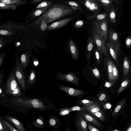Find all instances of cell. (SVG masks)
Segmentation results:
<instances>
[{
  "label": "cell",
  "instance_id": "cell-1",
  "mask_svg": "<svg viewBox=\"0 0 131 131\" xmlns=\"http://www.w3.org/2000/svg\"><path fill=\"white\" fill-rule=\"evenodd\" d=\"M10 104L20 111L28 109L40 111L51 110L54 107L45 98H31L28 97L13 96L8 100Z\"/></svg>",
  "mask_w": 131,
  "mask_h": 131
},
{
  "label": "cell",
  "instance_id": "cell-2",
  "mask_svg": "<svg viewBox=\"0 0 131 131\" xmlns=\"http://www.w3.org/2000/svg\"><path fill=\"white\" fill-rule=\"evenodd\" d=\"M76 10L72 9L67 4H56L53 5L37 19L28 25L29 26H40L43 21L50 23L66 16L71 14Z\"/></svg>",
  "mask_w": 131,
  "mask_h": 131
},
{
  "label": "cell",
  "instance_id": "cell-3",
  "mask_svg": "<svg viewBox=\"0 0 131 131\" xmlns=\"http://www.w3.org/2000/svg\"><path fill=\"white\" fill-rule=\"evenodd\" d=\"M14 72L11 71L5 84V92L13 96H20L22 94L21 89L18 85Z\"/></svg>",
  "mask_w": 131,
  "mask_h": 131
},
{
  "label": "cell",
  "instance_id": "cell-4",
  "mask_svg": "<svg viewBox=\"0 0 131 131\" xmlns=\"http://www.w3.org/2000/svg\"><path fill=\"white\" fill-rule=\"evenodd\" d=\"M83 4L91 14L87 18L92 20L95 18L101 10L100 3L98 0H78Z\"/></svg>",
  "mask_w": 131,
  "mask_h": 131
},
{
  "label": "cell",
  "instance_id": "cell-5",
  "mask_svg": "<svg viewBox=\"0 0 131 131\" xmlns=\"http://www.w3.org/2000/svg\"><path fill=\"white\" fill-rule=\"evenodd\" d=\"M92 30L106 39L108 30V20L106 19L100 21L95 20L92 21Z\"/></svg>",
  "mask_w": 131,
  "mask_h": 131
},
{
  "label": "cell",
  "instance_id": "cell-6",
  "mask_svg": "<svg viewBox=\"0 0 131 131\" xmlns=\"http://www.w3.org/2000/svg\"><path fill=\"white\" fill-rule=\"evenodd\" d=\"M55 77L57 80H59L70 83L79 86V78L72 72L70 71L67 74H64L58 72Z\"/></svg>",
  "mask_w": 131,
  "mask_h": 131
},
{
  "label": "cell",
  "instance_id": "cell-7",
  "mask_svg": "<svg viewBox=\"0 0 131 131\" xmlns=\"http://www.w3.org/2000/svg\"><path fill=\"white\" fill-rule=\"evenodd\" d=\"M23 69L21 64L17 59L14 72L19 84L23 91L25 92L26 88L25 75Z\"/></svg>",
  "mask_w": 131,
  "mask_h": 131
},
{
  "label": "cell",
  "instance_id": "cell-8",
  "mask_svg": "<svg viewBox=\"0 0 131 131\" xmlns=\"http://www.w3.org/2000/svg\"><path fill=\"white\" fill-rule=\"evenodd\" d=\"M92 33V38L96 47L100 49L104 56H106L107 54L106 44V39L93 30Z\"/></svg>",
  "mask_w": 131,
  "mask_h": 131
},
{
  "label": "cell",
  "instance_id": "cell-9",
  "mask_svg": "<svg viewBox=\"0 0 131 131\" xmlns=\"http://www.w3.org/2000/svg\"><path fill=\"white\" fill-rule=\"evenodd\" d=\"M77 115L86 122L99 127H102V124L97 120L86 112L78 111Z\"/></svg>",
  "mask_w": 131,
  "mask_h": 131
},
{
  "label": "cell",
  "instance_id": "cell-10",
  "mask_svg": "<svg viewBox=\"0 0 131 131\" xmlns=\"http://www.w3.org/2000/svg\"><path fill=\"white\" fill-rule=\"evenodd\" d=\"M120 41L116 45L107 42L106 44V48H108L111 56L118 65H119L118 58L120 53Z\"/></svg>",
  "mask_w": 131,
  "mask_h": 131
},
{
  "label": "cell",
  "instance_id": "cell-11",
  "mask_svg": "<svg viewBox=\"0 0 131 131\" xmlns=\"http://www.w3.org/2000/svg\"><path fill=\"white\" fill-rule=\"evenodd\" d=\"M59 88L62 91L73 96H77L84 95V91L62 85L58 86Z\"/></svg>",
  "mask_w": 131,
  "mask_h": 131
},
{
  "label": "cell",
  "instance_id": "cell-12",
  "mask_svg": "<svg viewBox=\"0 0 131 131\" xmlns=\"http://www.w3.org/2000/svg\"><path fill=\"white\" fill-rule=\"evenodd\" d=\"M73 19L72 17H68L56 21L48 26L47 29L50 30L60 28L66 25Z\"/></svg>",
  "mask_w": 131,
  "mask_h": 131
},
{
  "label": "cell",
  "instance_id": "cell-13",
  "mask_svg": "<svg viewBox=\"0 0 131 131\" xmlns=\"http://www.w3.org/2000/svg\"><path fill=\"white\" fill-rule=\"evenodd\" d=\"M74 125L76 129L79 131L88 130L87 122L77 115L74 118Z\"/></svg>",
  "mask_w": 131,
  "mask_h": 131
},
{
  "label": "cell",
  "instance_id": "cell-14",
  "mask_svg": "<svg viewBox=\"0 0 131 131\" xmlns=\"http://www.w3.org/2000/svg\"><path fill=\"white\" fill-rule=\"evenodd\" d=\"M3 117L14 125L19 131H26L22 124L17 119L7 115H4Z\"/></svg>",
  "mask_w": 131,
  "mask_h": 131
},
{
  "label": "cell",
  "instance_id": "cell-15",
  "mask_svg": "<svg viewBox=\"0 0 131 131\" xmlns=\"http://www.w3.org/2000/svg\"><path fill=\"white\" fill-rule=\"evenodd\" d=\"M107 38V43L112 45H116L120 41L117 34L112 28L109 30Z\"/></svg>",
  "mask_w": 131,
  "mask_h": 131
},
{
  "label": "cell",
  "instance_id": "cell-16",
  "mask_svg": "<svg viewBox=\"0 0 131 131\" xmlns=\"http://www.w3.org/2000/svg\"><path fill=\"white\" fill-rule=\"evenodd\" d=\"M70 52L73 59L78 60L79 57V51L78 48L71 38H70L69 43Z\"/></svg>",
  "mask_w": 131,
  "mask_h": 131
},
{
  "label": "cell",
  "instance_id": "cell-17",
  "mask_svg": "<svg viewBox=\"0 0 131 131\" xmlns=\"http://www.w3.org/2000/svg\"><path fill=\"white\" fill-rule=\"evenodd\" d=\"M48 126L53 129H58L61 125L60 121L56 116H51L49 118L48 121Z\"/></svg>",
  "mask_w": 131,
  "mask_h": 131
},
{
  "label": "cell",
  "instance_id": "cell-18",
  "mask_svg": "<svg viewBox=\"0 0 131 131\" xmlns=\"http://www.w3.org/2000/svg\"><path fill=\"white\" fill-rule=\"evenodd\" d=\"M25 27L15 23L13 22L6 23L0 26V29H7L13 30L14 29L23 30Z\"/></svg>",
  "mask_w": 131,
  "mask_h": 131
},
{
  "label": "cell",
  "instance_id": "cell-19",
  "mask_svg": "<svg viewBox=\"0 0 131 131\" xmlns=\"http://www.w3.org/2000/svg\"><path fill=\"white\" fill-rule=\"evenodd\" d=\"M95 43L92 38L90 36L88 38L85 49V57L88 60L90 59L91 51L94 46Z\"/></svg>",
  "mask_w": 131,
  "mask_h": 131
},
{
  "label": "cell",
  "instance_id": "cell-20",
  "mask_svg": "<svg viewBox=\"0 0 131 131\" xmlns=\"http://www.w3.org/2000/svg\"><path fill=\"white\" fill-rule=\"evenodd\" d=\"M6 121L0 118V131H18Z\"/></svg>",
  "mask_w": 131,
  "mask_h": 131
},
{
  "label": "cell",
  "instance_id": "cell-21",
  "mask_svg": "<svg viewBox=\"0 0 131 131\" xmlns=\"http://www.w3.org/2000/svg\"><path fill=\"white\" fill-rule=\"evenodd\" d=\"M83 107L86 110L91 113L98 112H102L99 104L94 102L88 105L84 106Z\"/></svg>",
  "mask_w": 131,
  "mask_h": 131
},
{
  "label": "cell",
  "instance_id": "cell-22",
  "mask_svg": "<svg viewBox=\"0 0 131 131\" xmlns=\"http://www.w3.org/2000/svg\"><path fill=\"white\" fill-rule=\"evenodd\" d=\"M30 57V55L26 52L23 53L21 55L20 64L23 69H25L28 66Z\"/></svg>",
  "mask_w": 131,
  "mask_h": 131
},
{
  "label": "cell",
  "instance_id": "cell-23",
  "mask_svg": "<svg viewBox=\"0 0 131 131\" xmlns=\"http://www.w3.org/2000/svg\"><path fill=\"white\" fill-rule=\"evenodd\" d=\"M35 71L33 69H32L27 78L26 84L29 86H32L35 83Z\"/></svg>",
  "mask_w": 131,
  "mask_h": 131
},
{
  "label": "cell",
  "instance_id": "cell-24",
  "mask_svg": "<svg viewBox=\"0 0 131 131\" xmlns=\"http://www.w3.org/2000/svg\"><path fill=\"white\" fill-rule=\"evenodd\" d=\"M113 62L110 59H108L107 61L108 77L109 81L112 82L113 81Z\"/></svg>",
  "mask_w": 131,
  "mask_h": 131
},
{
  "label": "cell",
  "instance_id": "cell-25",
  "mask_svg": "<svg viewBox=\"0 0 131 131\" xmlns=\"http://www.w3.org/2000/svg\"><path fill=\"white\" fill-rule=\"evenodd\" d=\"M130 67L129 60L127 57H124L123 65V71L124 76H126L130 73Z\"/></svg>",
  "mask_w": 131,
  "mask_h": 131
},
{
  "label": "cell",
  "instance_id": "cell-26",
  "mask_svg": "<svg viewBox=\"0 0 131 131\" xmlns=\"http://www.w3.org/2000/svg\"><path fill=\"white\" fill-rule=\"evenodd\" d=\"M49 7V6L45 7L38 9L35 10L31 14L30 19H33L43 14Z\"/></svg>",
  "mask_w": 131,
  "mask_h": 131
},
{
  "label": "cell",
  "instance_id": "cell-27",
  "mask_svg": "<svg viewBox=\"0 0 131 131\" xmlns=\"http://www.w3.org/2000/svg\"><path fill=\"white\" fill-rule=\"evenodd\" d=\"M0 2L7 4H15L21 5L26 3L27 1L26 0H0Z\"/></svg>",
  "mask_w": 131,
  "mask_h": 131
},
{
  "label": "cell",
  "instance_id": "cell-28",
  "mask_svg": "<svg viewBox=\"0 0 131 131\" xmlns=\"http://www.w3.org/2000/svg\"><path fill=\"white\" fill-rule=\"evenodd\" d=\"M106 12L110 9L111 4L113 2L111 0H98Z\"/></svg>",
  "mask_w": 131,
  "mask_h": 131
},
{
  "label": "cell",
  "instance_id": "cell-29",
  "mask_svg": "<svg viewBox=\"0 0 131 131\" xmlns=\"http://www.w3.org/2000/svg\"><path fill=\"white\" fill-rule=\"evenodd\" d=\"M43 115H41L32 123L34 126L39 128H43L44 127Z\"/></svg>",
  "mask_w": 131,
  "mask_h": 131
},
{
  "label": "cell",
  "instance_id": "cell-30",
  "mask_svg": "<svg viewBox=\"0 0 131 131\" xmlns=\"http://www.w3.org/2000/svg\"><path fill=\"white\" fill-rule=\"evenodd\" d=\"M65 3L70 6L71 8L74 10H79L83 11L82 7L78 3L71 1H66Z\"/></svg>",
  "mask_w": 131,
  "mask_h": 131
},
{
  "label": "cell",
  "instance_id": "cell-31",
  "mask_svg": "<svg viewBox=\"0 0 131 131\" xmlns=\"http://www.w3.org/2000/svg\"><path fill=\"white\" fill-rule=\"evenodd\" d=\"M126 99L124 98L121 101L117 104L112 113V116L116 115L119 111L123 105L125 104Z\"/></svg>",
  "mask_w": 131,
  "mask_h": 131
},
{
  "label": "cell",
  "instance_id": "cell-32",
  "mask_svg": "<svg viewBox=\"0 0 131 131\" xmlns=\"http://www.w3.org/2000/svg\"><path fill=\"white\" fill-rule=\"evenodd\" d=\"M0 9H11L15 10L16 9L17 6L15 4H7L0 2Z\"/></svg>",
  "mask_w": 131,
  "mask_h": 131
},
{
  "label": "cell",
  "instance_id": "cell-33",
  "mask_svg": "<svg viewBox=\"0 0 131 131\" xmlns=\"http://www.w3.org/2000/svg\"><path fill=\"white\" fill-rule=\"evenodd\" d=\"M109 15L110 23H115L116 21V16L114 6L112 7L110 9Z\"/></svg>",
  "mask_w": 131,
  "mask_h": 131
},
{
  "label": "cell",
  "instance_id": "cell-34",
  "mask_svg": "<svg viewBox=\"0 0 131 131\" xmlns=\"http://www.w3.org/2000/svg\"><path fill=\"white\" fill-rule=\"evenodd\" d=\"M94 54L97 62L99 65L102 57L103 53L100 49L96 47L94 50Z\"/></svg>",
  "mask_w": 131,
  "mask_h": 131
},
{
  "label": "cell",
  "instance_id": "cell-35",
  "mask_svg": "<svg viewBox=\"0 0 131 131\" xmlns=\"http://www.w3.org/2000/svg\"><path fill=\"white\" fill-rule=\"evenodd\" d=\"M129 82V79H126L124 80L122 83L118 90L117 94H119L123 91L127 86Z\"/></svg>",
  "mask_w": 131,
  "mask_h": 131
},
{
  "label": "cell",
  "instance_id": "cell-36",
  "mask_svg": "<svg viewBox=\"0 0 131 131\" xmlns=\"http://www.w3.org/2000/svg\"><path fill=\"white\" fill-rule=\"evenodd\" d=\"M15 31L13 30L7 29H0V34L3 35H10L15 34Z\"/></svg>",
  "mask_w": 131,
  "mask_h": 131
},
{
  "label": "cell",
  "instance_id": "cell-37",
  "mask_svg": "<svg viewBox=\"0 0 131 131\" xmlns=\"http://www.w3.org/2000/svg\"><path fill=\"white\" fill-rule=\"evenodd\" d=\"M113 81H115L118 78L119 71L113 62Z\"/></svg>",
  "mask_w": 131,
  "mask_h": 131
},
{
  "label": "cell",
  "instance_id": "cell-38",
  "mask_svg": "<svg viewBox=\"0 0 131 131\" xmlns=\"http://www.w3.org/2000/svg\"><path fill=\"white\" fill-rule=\"evenodd\" d=\"M90 69L93 74L96 78L99 79L100 78V74L98 68L95 67L94 68L90 67Z\"/></svg>",
  "mask_w": 131,
  "mask_h": 131
},
{
  "label": "cell",
  "instance_id": "cell-39",
  "mask_svg": "<svg viewBox=\"0 0 131 131\" xmlns=\"http://www.w3.org/2000/svg\"><path fill=\"white\" fill-rule=\"evenodd\" d=\"M52 1H44L40 3L36 7V8L39 9L47 6L50 7L52 3Z\"/></svg>",
  "mask_w": 131,
  "mask_h": 131
},
{
  "label": "cell",
  "instance_id": "cell-40",
  "mask_svg": "<svg viewBox=\"0 0 131 131\" xmlns=\"http://www.w3.org/2000/svg\"><path fill=\"white\" fill-rule=\"evenodd\" d=\"M56 110L60 111L58 114L59 115L61 116L67 115L71 112L68 108L59 109Z\"/></svg>",
  "mask_w": 131,
  "mask_h": 131
},
{
  "label": "cell",
  "instance_id": "cell-41",
  "mask_svg": "<svg viewBox=\"0 0 131 131\" xmlns=\"http://www.w3.org/2000/svg\"><path fill=\"white\" fill-rule=\"evenodd\" d=\"M71 112L73 111H81L86 112L84 107H81L78 106H75L72 107H68Z\"/></svg>",
  "mask_w": 131,
  "mask_h": 131
},
{
  "label": "cell",
  "instance_id": "cell-42",
  "mask_svg": "<svg viewBox=\"0 0 131 131\" xmlns=\"http://www.w3.org/2000/svg\"><path fill=\"white\" fill-rule=\"evenodd\" d=\"M91 114L98 117L101 121H104L105 119V117L102 112H98Z\"/></svg>",
  "mask_w": 131,
  "mask_h": 131
},
{
  "label": "cell",
  "instance_id": "cell-43",
  "mask_svg": "<svg viewBox=\"0 0 131 131\" xmlns=\"http://www.w3.org/2000/svg\"><path fill=\"white\" fill-rule=\"evenodd\" d=\"M106 13H103L98 14L95 17L96 20L98 21H102L105 19L107 17Z\"/></svg>",
  "mask_w": 131,
  "mask_h": 131
},
{
  "label": "cell",
  "instance_id": "cell-44",
  "mask_svg": "<svg viewBox=\"0 0 131 131\" xmlns=\"http://www.w3.org/2000/svg\"><path fill=\"white\" fill-rule=\"evenodd\" d=\"M84 24L83 20H79L76 21L74 25V27L77 28H81L83 26Z\"/></svg>",
  "mask_w": 131,
  "mask_h": 131
},
{
  "label": "cell",
  "instance_id": "cell-45",
  "mask_svg": "<svg viewBox=\"0 0 131 131\" xmlns=\"http://www.w3.org/2000/svg\"><path fill=\"white\" fill-rule=\"evenodd\" d=\"M94 102L93 101L86 99L82 100L80 102V103L83 106L88 105L93 103Z\"/></svg>",
  "mask_w": 131,
  "mask_h": 131
},
{
  "label": "cell",
  "instance_id": "cell-46",
  "mask_svg": "<svg viewBox=\"0 0 131 131\" xmlns=\"http://www.w3.org/2000/svg\"><path fill=\"white\" fill-rule=\"evenodd\" d=\"M47 23L45 21H43L40 24V28L41 30L42 31H45L47 29L48 26Z\"/></svg>",
  "mask_w": 131,
  "mask_h": 131
},
{
  "label": "cell",
  "instance_id": "cell-47",
  "mask_svg": "<svg viewBox=\"0 0 131 131\" xmlns=\"http://www.w3.org/2000/svg\"><path fill=\"white\" fill-rule=\"evenodd\" d=\"M5 69H2L0 72V86H1L2 84L4 75V71L5 70Z\"/></svg>",
  "mask_w": 131,
  "mask_h": 131
},
{
  "label": "cell",
  "instance_id": "cell-48",
  "mask_svg": "<svg viewBox=\"0 0 131 131\" xmlns=\"http://www.w3.org/2000/svg\"><path fill=\"white\" fill-rule=\"evenodd\" d=\"M106 97V95L103 93H101L98 95V97L99 100L102 101H104Z\"/></svg>",
  "mask_w": 131,
  "mask_h": 131
},
{
  "label": "cell",
  "instance_id": "cell-49",
  "mask_svg": "<svg viewBox=\"0 0 131 131\" xmlns=\"http://www.w3.org/2000/svg\"><path fill=\"white\" fill-rule=\"evenodd\" d=\"M125 44L127 48H129L131 46V37L130 36H128L126 38Z\"/></svg>",
  "mask_w": 131,
  "mask_h": 131
},
{
  "label": "cell",
  "instance_id": "cell-50",
  "mask_svg": "<svg viewBox=\"0 0 131 131\" xmlns=\"http://www.w3.org/2000/svg\"><path fill=\"white\" fill-rule=\"evenodd\" d=\"M88 127L89 129L91 131H99L100 130L90 124H88Z\"/></svg>",
  "mask_w": 131,
  "mask_h": 131
},
{
  "label": "cell",
  "instance_id": "cell-51",
  "mask_svg": "<svg viewBox=\"0 0 131 131\" xmlns=\"http://www.w3.org/2000/svg\"><path fill=\"white\" fill-rule=\"evenodd\" d=\"M115 83V81L111 82L106 81L105 82L104 86L107 88H110Z\"/></svg>",
  "mask_w": 131,
  "mask_h": 131
},
{
  "label": "cell",
  "instance_id": "cell-52",
  "mask_svg": "<svg viewBox=\"0 0 131 131\" xmlns=\"http://www.w3.org/2000/svg\"><path fill=\"white\" fill-rule=\"evenodd\" d=\"M5 54L3 53L0 56V67L3 64L4 62L5 59Z\"/></svg>",
  "mask_w": 131,
  "mask_h": 131
},
{
  "label": "cell",
  "instance_id": "cell-53",
  "mask_svg": "<svg viewBox=\"0 0 131 131\" xmlns=\"http://www.w3.org/2000/svg\"><path fill=\"white\" fill-rule=\"evenodd\" d=\"M111 104L109 103H106L103 106L104 108L106 109H110L111 108Z\"/></svg>",
  "mask_w": 131,
  "mask_h": 131
},
{
  "label": "cell",
  "instance_id": "cell-54",
  "mask_svg": "<svg viewBox=\"0 0 131 131\" xmlns=\"http://www.w3.org/2000/svg\"><path fill=\"white\" fill-rule=\"evenodd\" d=\"M0 97H4L5 98V99H7V98L5 96L4 94V93L3 92L2 89L0 87Z\"/></svg>",
  "mask_w": 131,
  "mask_h": 131
},
{
  "label": "cell",
  "instance_id": "cell-55",
  "mask_svg": "<svg viewBox=\"0 0 131 131\" xmlns=\"http://www.w3.org/2000/svg\"><path fill=\"white\" fill-rule=\"evenodd\" d=\"M4 44V42L3 40L1 38L0 39V48H1L3 46Z\"/></svg>",
  "mask_w": 131,
  "mask_h": 131
},
{
  "label": "cell",
  "instance_id": "cell-56",
  "mask_svg": "<svg viewBox=\"0 0 131 131\" xmlns=\"http://www.w3.org/2000/svg\"><path fill=\"white\" fill-rule=\"evenodd\" d=\"M112 1H114L115 3H116V4L117 5H119L120 4V2L119 0H111Z\"/></svg>",
  "mask_w": 131,
  "mask_h": 131
},
{
  "label": "cell",
  "instance_id": "cell-57",
  "mask_svg": "<svg viewBox=\"0 0 131 131\" xmlns=\"http://www.w3.org/2000/svg\"><path fill=\"white\" fill-rule=\"evenodd\" d=\"M65 131H71L70 128V124H69V125L68 127L67 128V129H66Z\"/></svg>",
  "mask_w": 131,
  "mask_h": 131
},
{
  "label": "cell",
  "instance_id": "cell-58",
  "mask_svg": "<svg viewBox=\"0 0 131 131\" xmlns=\"http://www.w3.org/2000/svg\"><path fill=\"white\" fill-rule=\"evenodd\" d=\"M42 0H33L32 2L33 3H36Z\"/></svg>",
  "mask_w": 131,
  "mask_h": 131
},
{
  "label": "cell",
  "instance_id": "cell-59",
  "mask_svg": "<svg viewBox=\"0 0 131 131\" xmlns=\"http://www.w3.org/2000/svg\"><path fill=\"white\" fill-rule=\"evenodd\" d=\"M126 131H131V125L126 130Z\"/></svg>",
  "mask_w": 131,
  "mask_h": 131
},
{
  "label": "cell",
  "instance_id": "cell-60",
  "mask_svg": "<svg viewBox=\"0 0 131 131\" xmlns=\"http://www.w3.org/2000/svg\"><path fill=\"white\" fill-rule=\"evenodd\" d=\"M118 131V130H114V131Z\"/></svg>",
  "mask_w": 131,
  "mask_h": 131
}]
</instances>
